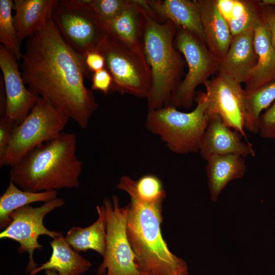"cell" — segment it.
Listing matches in <instances>:
<instances>
[{
    "instance_id": "cell-21",
    "label": "cell",
    "mask_w": 275,
    "mask_h": 275,
    "mask_svg": "<svg viewBox=\"0 0 275 275\" xmlns=\"http://www.w3.org/2000/svg\"><path fill=\"white\" fill-rule=\"evenodd\" d=\"M207 162L206 172L210 198L215 202L230 181L244 176L245 162L243 156L237 154L213 155Z\"/></svg>"
},
{
    "instance_id": "cell-33",
    "label": "cell",
    "mask_w": 275,
    "mask_h": 275,
    "mask_svg": "<svg viewBox=\"0 0 275 275\" xmlns=\"http://www.w3.org/2000/svg\"><path fill=\"white\" fill-rule=\"evenodd\" d=\"M84 62L88 71L92 74L105 68L104 57L98 50L87 52Z\"/></svg>"
},
{
    "instance_id": "cell-41",
    "label": "cell",
    "mask_w": 275,
    "mask_h": 275,
    "mask_svg": "<svg viewBox=\"0 0 275 275\" xmlns=\"http://www.w3.org/2000/svg\"><path fill=\"white\" fill-rule=\"evenodd\" d=\"M96 275H104V274H101L97 273Z\"/></svg>"
},
{
    "instance_id": "cell-25",
    "label": "cell",
    "mask_w": 275,
    "mask_h": 275,
    "mask_svg": "<svg viewBox=\"0 0 275 275\" xmlns=\"http://www.w3.org/2000/svg\"><path fill=\"white\" fill-rule=\"evenodd\" d=\"M117 187L125 191L130 197L146 202L164 200L166 193L160 180L152 174L145 175L138 180L126 175L122 176Z\"/></svg>"
},
{
    "instance_id": "cell-19",
    "label": "cell",
    "mask_w": 275,
    "mask_h": 275,
    "mask_svg": "<svg viewBox=\"0 0 275 275\" xmlns=\"http://www.w3.org/2000/svg\"><path fill=\"white\" fill-rule=\"evenodd\" d=\"M206 37V45L219 63L226 56L232 36L228 24L219 12L216 1H196Z\"/></svg>"
},
{
    "instance_id": "cell-35",
    "label": "cell",
    "mask_w": 275,
    "mask_h": 275,
    "mask_svg": "<svg viewBox=\"0 0 275 275\" xmlns=\"http://www.w3.org/2000/svg\"><path fill=\"white\" fill-rule=\"evenodd\" d=\"M94 0H60L59 4L74 8L81 9L92 7Z\"/></svg>"
},
{
    "instance_id": "cell-34",
    "label": "cell",
    "mask_w": 275,
    "mask_h": 275,
    "mask_svg": "<svg viewBox=\"0 0 275 275\" xmlns=\"http://www.w3.org/2000/svg\"><path fill=\"white\" fill-rule=\"evenodd\" d=\"M218 9L227 23L231 20L234 0L216 1Z\"/></svg>"
},
{
    "instance_id": "cell-15",
    "label": "cell",
    "mask_w": 275,
    "mask_h": 275,
    "mask_svg": "<svg viewBox=\"0 0 275 275\" xmlns=\"http://www.w3.org/2000/svg\"><path fill=\"white\" fill-rule=\"evenodd\" d=\"M146 13L142 0H130L127 7L107 25L108 35L145 57L144 38Z\"/></svg>"
},
{
    "instance_id": "cell-30",
    "label": "cell",
    "mask_w": 275,
    "mask_h": 275,
    "mask_svg": "<svg viewBox=\"0 0 275 275\" xmlns=\"http://www.w3.org/2000/svg\"><path fill=\"white\" fill-rule=\"evenodd\" d=\"M258 133L262 138L275 139V101L260 116Z\"/></svg>"
},
{
    "instance_id": "cell-5",
    "label": "cell",
    "mask_w": 275,
    "mask_h": 275,
    "mask_svg": "<svg viewBox=\"0 0 275 275\" xmlns=\"http://www.w3.org/2000/svg\"><path fill=\"white\" fill-rule=\"evenodd\" d=\"M197 105L190 112L179 111L170 105L148 111L147 129L158 135L173 152L180 154L197 153L209 116L204 92L196 94Z\"/></svg>"
},
{
    "instance_id": "cell-39",
    "label": "cell",
    "mask_w": 275,
    "mask_h": 275,
    "mask_svg": "<svg viewBox=\"0 0 275 275\" xmlns=\"http://www.w3.org/2000/svg\"><path fill=\"white\" fill-rule=\"evenodd\" d=\"M262 3L265 5H275V0H264Z\"/></svg>"
},
{
    "instance_id": "cell-37",
    "label": "cell",
    "mask_w": 275,
    "mask_h": 275,
    "mask_svg": "<svg viewBox=\"0 0 275 275\" xmlns=\"http://www.w3.org/2000/svg\"><path fill=\"white\" fill-rule=\"evenodd\" d=\"M271 35L272 45L275 49V13H269L266 15L265 18Z\"/></svg>"
},
{
    "instance_id": "cell-4",
    "label": "cell",
    "mask_w": 275,
    "mask_h": 275,
    "mask_svg": "<svg viewBox=\"0 0 275 275\" xmlns=\"http://www.w3.org/2000/svg\"><path fill=\"white\" fill-rule=\"evenodd\" d=\"M177 28L171 21L160 22L146 14L144 51L152 77L148 111L168 105L181 81L184 62L174 43Z\"/></svg>"
},
{
    "instance_id": "cell-27",
    "label": "cell",
    "mask_w": 275,
    "mask_h": 275,
    "mask_svg": "<svg viewBox=\"0 0 275 275\" xmlns=\"http://www.w3.org/2000/svg\"><path fill=\"white\" fill-rule=\"evenodd\" d=\"M13 1L0 0V42L17 61H20L22 54L14 23Z\"/></svg>"
},
{
    "instance_id": "cell-23",
    "label": "cell",
    "mask_w": 275,
    "mask_h": 275,
    "mask_svg": "<svg viewBox=\"0 0 275 275\" xmlns=\"http://www.w3.org/2000/svg\"><path fill=\"white\" fill-rule=\"evenodd\" d=\"M97 220L90 226L81 228L72 227L67 232L65 238L76 251L94 250L102 257L105 253L106 219L103 205L97 206Z\"/></svg>"
},
{
    "instance_id": "cell-29",
    "label": "cell",
    "mask_w": 275,
    "mask_h": 275,
    "mask_svg": "<svg viewBox=\"0 0 275 275\" xmlns=\"http://www.w3.org/2000/svg\"><path fill=\"white\" fill-rule=\"evenodd\" d=\"M260 18L255 5L246 1L245 9L240 17L228 22L232 37L254 29Z\"/></svg>"
},
{
    "instance_id": "cell-2",
    "label": "cell",
    "mask_w": 275,
    "mask_h": 275,
    "mask_svg": "<svg viewBox=\"0 0 275 275\" xmlns=\"http://www.w3.org/2000/svg\"><path fill=\"white\" fill-rule=\"evenodd\" d=\"M76 151V134L62 132L12 165L10 180L20 189L32 192L77 188L82 162Z\"/></svg>"
},
{
    "instance_id": "cell-20",
    "label": "cell",
    "mask_w": 275,
    "mask_h": 275,
    "mask_svg": "<svg viewBox=\"0 0 275 275\" xmlns=\"http://www.w3.org/2000/svg\"><path fill=\"white\" fill-rule=\"evenodd\" d=\"M58 3L57 0L13 1L14 23L20 44L44 26Z\"/></svg>"
},
{
    "instance_id": "cell-10",
    "label": "cell",
    "mask_w": 275,
    "mask_h": 275,
    "mask_svg": "<svg viewBox=\"0 0 275 275\" xmlns=\"http://www.w3.org/2000/svg\"><path fill=\"white\" fill-rule=\"evenodd\" d=\"M52 18L65 42L84 59L87 52L98 50L108 35L92 7L77 9L58 3Z\"/></svg>"
},
{
    "instance_id": "cell-31",
    "label": "cell",
    "mask_w": 275,
    "mask_h": 275,
    "mask_svg": "<svg viewBox=\"0 0 275 275\" xmlns=\"http://www.w3.org/2000/svg\"><path fill=\"white\" fill-rule=\"evenodd\" d=\"M113 78L106 68L98 71L92 74L91 89L97 90L105 95L112 92Z\"/></svg>"
},
{
    "instance_id": "cell-17",
    "label": "cell",
    "mask_w": 275,
    "mask_h": 275,
    "mask_svg": "<svg viewBox=\"0 0 275 275\" xmlns=\"http://www.w3.org/2000/svg\"><path fill=\"white\" fill-rule=\"evenodd\" d=\"M147 2L159 21L172 22L177 26L196 36L206 45L200 12L196 1L147 0Z\"/></svg>"
},
{
    "instance_id": "cell-18",
    "label": "cell",
    "mask_w": 275,
    "mask_h": 275,
    "mask_svg": "<svg viewBox=\"0 0 275 275\" xmlns=\"http://www.w3.org/2000/svg\"><path fill=\"white\" fill-rule=\"evenodd\" d=\"M254 32L252 29L232 37L228 52L218 64L219 73L240 84L246 81L257 63Z\"/></svg>"
},
{
    "instance_id": "cell-32",
    "label": "cell",
    "mask_w": 275,
    "mask_h": 275,
    "mask_svg": "<svg viewBox=\"0 0 275 275\" xmlns=\"http://www.w3.org/2000/svg\"><path fill=\"white\" fill-rule=\"evenodd\" d=\"M15 126L8 117H0V156L5 151Z\"/></svg>"
},
{
    "instance_id": "cell-38",
    "label": "cell",
    "mask_w": 275,
    "mask_h": 275,
    "mask_svg": "<svg viewBox=\"0 0 275 275\" xmlns=\"http://www.w3.org/2000/svg\"><path fill=\"white\" fill-rule=\"evenodd\" d=\"M46 275H59L57 271L53 269H48L45 270Z\"/></svg>"
},
{
    "instance_id": "cell-14",
    "label": "cell",
    "mask_w": 275,
    "mask_h": 275,
    "mask_svg": "<svg viewBox=\"0 0 275 275\" xmlns=\"http://www.w3.org/2000/svg\"><path fill=\"white\" fill-rule=\"evenodd\" d=\"M242 138L239 132L227 126L218 115H211L199 152L206 161L215 155L237 154L244 158L255 156L252 144L243 142Z\"/></svg>"
},
{
    "instance_id": "cell-26",
    "label": "cell",
    "mask_w": 275,
    "mask_h": 275,
    "mask_svg": "<svg viewBox=\"0 0 275 275\" xmlns=\"http://www.w3.org/2000/svg\"><path fill=\"white\" fill-rule=\"evenodd\" d=\"M275 100V81L269 83L252 93L244 95L245 128L258 133L259 119L261 112Z\"/></svg>"
},
{
    "instance_id": "cell-13",
    "label": "cell",
    "mask_w": 275,
    "mask_h": 275,
    "mask_svg": "<svg viewBox=\"0 0 275 275\" xmlns=\"http://www.w3.org/2000/svg\"><path fill=\"white\" fill-rule=\"evenodd\" d=\"M17 61L12 53L0 45V68L6 95L4 116L16 125L24 120L39 97L25 87Z\"/></svg>"
},
{
    "instance_id": "cell-3",
    "label": "cell",
    "mask_w": 275,
    "mask_h": 275,
    "mask_svg": "<svg viewBox=\"0 0 275 275\" xmlns=\"http://www.w3.org/2000/svg\"><path fill=\"white\" fill-rule=\"evenodd\" d=\"M130 197L126 234L140 272L143 275H174L187 268L186 262L170 251L162 236L163 200L146 202Z\"/></svg>"
},
{
    "instance_id": "cell-16",
    "label": "cell",
    "mask_w": 275,
    "mask_h": 275,
    "mask_svg": "<svg viewBox=\"0 0 275 275\" xmlns=\"http://www.w3.org/2000/svg\"><path fill=\"white\" fill-rule=\"evenodd\" d=\"M254 47L257 57L254 68L245 82L244 95L275 81V49L268 25L262 18L254 28Z\"/></svg>"
},
{
    "instance_id": "cell-1",
    "label": "cell",
    "mask_w": 275,
    "mask_h": 275,
    "mask_svg": "<svg viewBox=\"0 0 275 275\" xmlns=\"http://www.w3.org/2000/svg\"><path fill=\"white\" fill-rule=\"evenodd\" d=\"M21 60L20 71L29 91L85 129L98 107L85 84L90 73L84 59L65 42L52 16L27 38Z\"/></svg>"
},
{
    "instance_id": "cell-11",
    "label": "cell",
    "mask_w": 275,
    "mask_h": 275,
    "mask_svg": "<svg viewBox=\"0 0 275 275\" xmlns=\"http://www.w3.org/2000/svg\"><path fill=\"white\" fill-rule=\"evenodd\" d=\"M64 204V199L57 197L39 207H34L29 205L22 207L10 215L11 222L1 232L0 238L16 241L19 244L18 253L29 254V262L26 272L30 273L37 267V264L33 258V253L35 250H40L43 247L38 242L39 237L45 235L53 239L63 235L60 232L47 229L44 225L43 219L47 213Z\"/></svg>"
},
{
    "instance_id": "cell-40",
    "label": "cell",
    "mask_w": 275,
    "mask_h": 275,
    "mask_svg": "<svg viewBox=\"0 0 275 275\" xmlns=\"http://www.w3.org/2000/svg\"><path fill=\"white\" fill-rule=\"evenodd\" d=\"M174 275H188L187 268L179 272Z\"/></svg>"
},
{
    "instance_id": "cell-7",
    "label": "cell",
    "mask_w": 275,
    "mask_h": 275,
    "mask_svg": "<svg viewBox=\"0 0 275 275\" xmlns=\"http://www.w3.org/2000/svg\"><path fill=\"white\" fill-rule=\"evenodd\" d=\"M98 50L105 59V68L113 83L112 92L148 98L151 89L150 67L145 57L133 51L108 35Z\"/></svg>"
},
{
    "instance_id": "cell-28",
    "label": "cell",
    "mask_w": 275,
    "mask_h": 275,
    "mask_svg": "<svg viewBox=\"0 0 275 275\" xmlns=\"http://www.w3.org/2000/svg\"><path fill=\"white\" fill-rule=\"evenodd\" d=\"M129 3L130 0H94L92 8L106 28Z\"/></svg>"
},
{
    "instance_id": "cell-9",
    "label": "cell",
    "mask_w": 275,
    "mask_h": 275,
    "mask_svg": "<svg viewBox=\"0 0 275 275\" xmlns=\"http://www.w3.org/2000/svg\"><path fill=\"white\" fill-rule=\"evenodd\" d=\"M106 219V250L97 273L143 275L134 262V254L126 234L127 207H121L117 196L104 200Z\"/></svg>"
},
{
    "instance_id": "cell-8",
    "label": "cell",
    "mask_w": 275,
    "mask_h": 275,
    "mask_svg": "<svg viewBox=\"0 0 275 275\" xmlns=\"http://www.w3.org/2000/svg\"><path fill=\"white\" fill-rule=\"evenodd\" d=\"M174 43L183 55L188 72L174 90L168 105L189 108L195 99V90L204 84L218 68L219 62L209 51L205 44L189 32L177 26Z\"/></svg>"
},
{
    "instance_id": "cell-24",
    "label": "cell",
    "mask_w": 275,
    "mask_h": 275,
    "mask_svg": "<svg viewBox=\"0 0 275 275\" xmlns=\"http://www.w3.org/2000/svg\"><path fill=\"white\" fill-rule=\"evenodd\" d=\"M57 190L32 192L19 188L12 181L0 198V229H5L11 223L10 215L14 210L37 202L44 203L57 197Z\"/></svg>"
},
{
    "instance_id": "cell-6",
    "label": "cell",
    "mask_w": 275,
    "mask_h": 275,
    "mask_svg": "<svg viewBox=\"0 0 275 275\" xmlns=\"http://www.w3.org/2000/svg\"><path fill=\"white\" fill-rule=\"evenodd\" d=\"M69 119L47 99L39 97L30 113L15 126L8 146L0 156V167H11L38 146L57 137Z\"/></svg>"
},
{
    "instance_id": "cell-36",
    "label": "cell",
    "mask_w": 275,
    "mask_h": 275,
    "mask_svg": "<svg viewBox=\"0 0 275 275\" xmlns=\"http://www.w3.org/2000/svg\"><path fill=\"white\" fill-rule=\"evenodd\" d=\"M245 7L246 1L234 0L233 7L231 13V20L237 19V18L240 17V16L244 11L245 9Z\"/></svg>"
},
{
    "instance_id": "cell-12",
    "label": "cell",
    "mask_w": 275,
    "mask_h": 275,
    "mask_svg": "<svg viewBox=\"0 0 275 275\" xmlns=\"http://www.w3.org/2000/svg\"><path fill=\"white\" fill-rule=\"evenodd\" d=\"M204 85L207 114L209 116L218 115L227 126L239 132L247 141L244 94L241 84L219 73Z\"/></svg>"
},
{
    "instance_id": "cell-22",
    "label": "cell",
    "mask_w": 275,
    "mask_h": 275,
    "mask_svg": "<svg viewBox=\"0 0 275 275\" xmlns=\"http://www.w3.org/2000/svg\"><path fill=\"white\" fill-rule=\"evenodd\" d=\"M52 249L49 260L35 268L28 275H35L42 270L53 269L59 275H81L92 263L74 250L63 235L49 242Z\"/></svg>"
}]
</instances>
